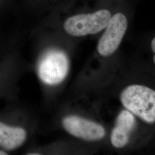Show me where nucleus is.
<instances>
[{
	"instance_id": "nucleus-9",
	"label": "nucleus",
	"mask_w": 155,
	"mask_h": 155,
	"mask_svg": "<svg viewBox=\"0 0 155 155\" xmlns=\"http://www.w3.org/2000/svg\"><path fill=\"white\" fill-rule=\"evenodd\" d=\"M7 155V153L5 152L2 151V150H0V155Z\"/></svg>"
},
{
	"instance_id": "nucleus-2",
	"label": "nucleus",
	"mask_w": 155,
	"mask_h": 155,
	"mask_svg": "<svg viewBox=\"0 0 155 155\" xmlns=\"http://www.w3.org/2000/svg\"><path fill=\"white\" fill-rule=\"evenodd\" d=\"M111 18L110 12L106 9L93 13L77 15L67 19L64 23V29L67 33L73 36L94 35L106 28Z\"/></svg>"
},
{
	"instance_id": "nucleus-7",
	"label": "nucleus",
	"mask_w": 155,
	"mask_h": 155,
	"mask_svg": "<svg viewBox=\"0 0 155 155\" xmlns=\"http://www.w3.org/2000/svg\"><path fill=\"white\" fill-rule=\"evenodd\" d=\"M27 139V132L21 127H10L0 122V147L6 150H15Z\"/></svg>"
},
{
	"instance_id": "nucleus-8",
	"label": "nucleus",
	"mask_w": 155,
	"mask_h": 155,
	"mask_svg": "<svg viewBox=\"0 0 155 155\" xmlns=\"http://www.w3.org/2000/svg\"><path fill=\"white\" fill-rule=\"evenodd\" d=\"M151 48H152V50L153 51V53L155 54V55L153 56V61H154V63L155 64V38H154L153 40H152Z\"/></svg>"
},
{
	"instance_id": "nucleus-6",
	"label": "nucleus",
	"mask_w": 155,
	"mask_h": 155,
	"mask_svg": "<svg viewBox=\"0 0 155 155\" xmlns=\"http://www.w3.org/2000/svg\"><path fill=\"white\" fill-rule=\"evenodd\" d=\"M136 122L132 113L122 110L117 118L115 127L111 133V143L117 148H122L127 145Z\"/></svg>"
},
{
	"instance_id": "nucleus-1",
	"label": "nucleus",
	"mask_w": 155,
	"mask_h": 155,
	"mask_svg": "<svg viewBox=\"0 0 155 155\" xmlns=\"http://www.w3.org/2000/svg\"><path fill=\"white\" fill-rule=\"evenodd\" d=\"M120 100L133 114L148 124L155 122V91L150 87L132 84L123 90Z\"/></svg>"
},
{
	"instance_id": "nucleus-10",
	"label": "nucleus",
	"mask_w": 155,
	"mask_h": 155,
	"mask_svg": "<svg viewBox=\"0 0 155 155\" xmlns=\"http://www.w3.org/2000/svg\"><path fill=\"white\" fill-rule=\"evenodd\" d=\"M28 155H40L39 153H29V154H28Z\"/></svg>"
},
{
	"instance_id": "nucleus-3",
	"label": "nucleus",
	"mask_w": 155,
	"mask_h": 155,
	"mask_svg": "<svg viewBox=\"0 0 155 155\" xmlns=\"http://www.w3.org/2000/svg\"><path fill=\"white\" fill-rule=\"evenodd\" d=\"M68 68L66 55L59 50H51L45 54L39 62V77L45 84L55 85L66 77Z\"/></svg>"
},
{
	"instance_id": "nucleus-5",
	"label": "nucleus",
	"mask_w": 155,
	"mask_h": 155,
	"mask_svg": "<svg viewBox=\"0 0 155 155\" xmlns=\"http://www.w3.org/2000/svg\"><path fill=\"white\" fill-rule=\"evenodd\" d=\"M63 126L67 132L78 138L97 141L105 136V129L101 125L82 117L72 116L63 120Z\"/></svg>"
},
{
	"instance_id": "nucleus-4",
	"label": "nucleus",
	"mask_w": 155,
	"mask_h": 155,
	"mask_svg": "<svg viewBox=\"0 0 155 155\" xmlns=\"http://www.w3.org/2000/svg\"><path fill=\"white\" fill-rule=\"evenodd\" d=\"M127 28V18L124 14L118 13L111 17L97 46L101 55H111L117 50Z\"/></svg>"
}]
</instances>
